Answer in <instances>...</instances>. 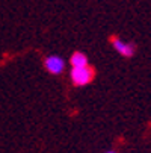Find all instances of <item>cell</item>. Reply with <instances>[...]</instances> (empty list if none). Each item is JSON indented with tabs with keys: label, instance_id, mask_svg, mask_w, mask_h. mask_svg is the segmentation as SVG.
<instances>
[{
	"label": "cell",
	"instance_id": "4",
	"mask_svg": "<svg viewBox=\"0 0 151 153\" xmlns=\"http://www.w3.org/2000/svg\"><path fill=\"white\" fill-rule=\"evenodd\" d=\"M71 65L73 67H82V65H88V58L82 52H76L71 56Z\"/></svg>",
	"mask_w": 151,
	"mask_h": 153
},
{
	"label": "cell",
	"instance_id": "5",
	"mask_svg": "<svg viewBox=\"0 0 151 153\" xmlns=\"http://www.w3.org/2000/svg\"><path fill=\"white\" fill-rule=\"evenodd\" d=\"M107 153H115V152H107Z\"/></svg>",
	"mask_w": 151,
	"mask_h": 153
},
{
	"label": "cell",
	"instance_id": "1",
	"mask_svg": "<svg viewBox=\"0 0 151 153\" xmlns=\"http://www.w3.org/2000/svg\"><path fill=\"white\" fill-rule=\"evenodd\" d=\"M94 77V70L88 65H82V67H73L71 70V79L74 82V85L77 86H83L88 85Z\"/></svg>",
	"mask_w": 151,
	"mask_h": 153
},
{
	"label": "cell",
	"instance_id": "2",
	"mask_svg": "<svg viewBox=\"0 0 151 153\" xmlns=\"http://www.w3.org/2000/svg\"><path fill=\"white\" fill-rule=\"evenodd\" d=\"M46 68L52 73V74H60L65 68V61H63L60 56L52 55L46 59Z\"/></svg>",
	"mask_w": 151,
	"mask_h": 153
},
{
	"label": "cell",
	"instance_id": "3",
	"mask_svg": "<svg viewBox=\"0 0 151 153\" xmlns=\"http://www.w3.org/2000/svg\"><path fill=\"white\" fill-rule=\"evenodd\" d=\"M112 44H113L115 50L119 52L125 58H130V56L135 55L136 47H135V44H132V42H125V41H122L119 38H112Z\"/></svg>",
	"mask_w": 151,
	"mask_h": 153
}]
</instances>
